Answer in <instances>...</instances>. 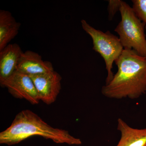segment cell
<instances>
[{
  "instance_id": "1",
  "label": "cell",
  "mask_w": 146,
  "mask_h": 146,
  "mask_svg": "<svg viewBox=\"0 0 146 146\" xmlns=\"http://www.w3.org/2000/svg\"><path fill=\"white\" fill-rule=\"evenodd\" d=\"M115 63L117 72L102 87V95L109 98L134 100L145 94L146 57L134 50L124 49Z\"/></svg>"
},
{
  "instance_id": "2",
  "label": "cell",
  "mask_w": 146,
  "mask_h": 146,
  "mask_svg": "<svg viewBox=\"0 0 146 146\" xmlns=\"http://www.w3.org/2000/svg\"><path fill=\"white\" fill-rule=\"evenodd\" d=\"M40 136L56 143L80 145V139L69 131L53 127L29 110L21 111L16 115L10 126L0 133V143L9 145L20 143L33 136Z\"/></svg>"
},
{
  "instance_id": "3",
  "label": "cell",
  "mask_w": 146,
  "mask_h": 146,
  "mask_svg": "<svg viewBox=\"0 0 146 146\" xmlns=\"http://www.w3.org/2000/svg\"><path fill=\"white\" fill-rule=\"evenodd\" d=\"M119 11L121 20L115 29L124 49L134 50L146 57V25L138 19L132 7L125 2L121 3Z\"/></svg>"
},
{
  "instance_id": "4",
  "label": "cell",
  "mask_w": 146,
  "mask_h": 146,
  "mask_svg": "<svg viewBox=\"0 0 146 146\" xmlns=\"http://www.w3.org/2000/svg\"><path fill=\"white\" fill-rule=\"evenodd\" d=\"M84 30L91 36L93 40V49L99 53L104 58L108 75L106 84L112 80L114 75L112 70L113 63L121 54L124 50L119 38L108 31L104 33L91 26L85 20L81 21Z\"/></svg>"
},
{
  "instance_id": "5",
  "label": "cell",
  "mask_w": 146,
  "mask_h": 146,
  "mask_svg": "<svg viewBox=\"0 0 146 146\" xmlns=\"http://www.w3.org/2000/svg\"><path fill=\"white\" fill-rule=\"evenodd\" d=\"M1 86L5 87L16 98L25 99L31 104H38L39 99L34 83L31 77L18 70L3 81Z\"/></svg>"
},
{
  "instance_id": "6",
  "label": "cell",
  "mask_w": 146,
  "mask_h": 146,
  "mask_svg": "<svg viewBox=\"0 0 146 146\" xmlns=\"http://www.w3.org/2000/svg\"><path fill=\"white\" fill-rule=\"evenodd\" d=\"M30 76L34 83L39 100L48 105L54 103L61 89L62 78L60 74L54 70Z\"/></svg>"
},
{
  "instance_id": "7",
  "label": "cell",
  "mask_w": 146,
  "mask_h": 146,
  "mask_svg": "<svg viewBox=\"0 0 146 146\" xmlns=\"http://www.w3.org/2000/svg\"><path fill=\"white\" fill-rule=\"evenodd\" d=\"M17 70L31 76L49 72L54 69L52 63L43 60L39 54L27 50L21 55Z\"/></svg>"
},
{
  "instance_id": "8",
  "label": "cell",
  "mask_w": 146,
  "mask_h": 146,
  "mask_svg": "<svg viewBox=\"0 0 146 146\" xmlns=\"http://www.w3.org/2000/svg\"><path fill=\"white\" fill-rule=\"evenodd\" d=\"M23 52L18 44H9L0 51V82L17 70L20 58Z\"/></svg>"
},
{
  "instance_id": "9",
  "label": "cell",
  "mask_w": 146,
  "mask_h": 146,
  "mask_svg": "<svg viewBox=\"0 0 146 146\" xmlns=\"http://www.w3.org/2000/svg\"><path fill=\"white\" fill-rule=\"evenodd\" d=\"M117 122L121 138L116 146H146V128L131 127L121 118Z\"/></svg>"
},
{
  "instance_id": "10",
  "label": "cell",
  "mask_w": 146,
  "mask_h": 146,
  "mask_svg": "<svg viewBox=\"0 0 146 146\" xmlns=\"http://www.w3.org/2000/svg\"><path fill=\"white\" fill-rule=\"evenodd\" d=\"M21 25L9 11L0 10V51L17 36Z\"/></svg>"
},
{
  "instance_id": "11",
  "label": "cell",
  "mask_w": 146,
  "mask_h": 146,
  "mask_svg": "<svg viewBox=\"0 0 146 146\" xmlns=\"http://www.w3.org/2000/svg\"><path fill=\"white\" fill-rule=\"evenodd\" d=\"M132 2L135 15L146 25V0H132Z\"/></svg>"
},
{
  "instance_id": "12",
  "label": "cell",
  "mask_w": 146,
  "mask_h": 146,
  "mask_svg": "<svg viewBox=\"0 0 146 146\" xmlns=\"http://www.w3.org/2000/svg\"><path fill=\"white\" fill-rule=\"evenodd\" d=\"M122 1L121 0H110L108 1V18L109 21H112L115 14L119 11Z\"/></svg>"
},
{
  "instance_id": "13",
  "label": "cell",
  "mask_w": 146,
  "mask_h": 146,
  "mask_svg": "<svg viewBox=\"0 0 146 146\" xmlns=\"http://www.w3.org/2000/svg\"><path fill=\"white\" fill-rule=\"evenodd\" d=\"M145 29H146V27H145Z\"/></svg>"
}]
</instances>
